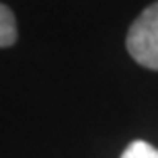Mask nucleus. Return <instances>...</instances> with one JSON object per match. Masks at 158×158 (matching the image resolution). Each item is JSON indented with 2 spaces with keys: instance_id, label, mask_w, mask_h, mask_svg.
I'll use <instances>...</instances> for the list:
<instances>
[{
  "instance_id": "1",
  "label": "nucleus",
  "mask_w": 158,
  "mask_h": 158,
  "mask_svg": "<svg viewBox=\"0 0 158 158\" xmlns=\"http://www.w3.org/2000/svg\"><path fill=\"white\" fill-rule=\"evenodd\" d=\"M127 53L140 66L158 70V2L142 10L127 31Z\"/></svg>"
},
{
  "instance_id": "2",
  "label": "nucleus",
  "mask_w": 158,
  "mask_h": 158,
  "mask_svg": "<svg viewBox=\"0 0 158 158\" xmlns=\"http://www.w3.org/2000/svg\"><path fill=\"white\" fill-rule=\"evenodd\" d=\"M17 21L15 15L6 4L0 2V47H10L12 43H17Z\"/></svg>"
},
{
  "instance_id": "3",
  "label": "nucleus",
  "mask_w": 158,
  "mask_h": 158,
  "mask_svg": "<svg viewBox=\"0 0 158 158\" xmlns=\"http://www.w3.org/2000/svg\"><path fill=\"white\" fill-rule=\"evenodd\" d=\"M119 158H158V148L144 140H134L131 144H127Z\"/></svg>"
}]
</instances>
